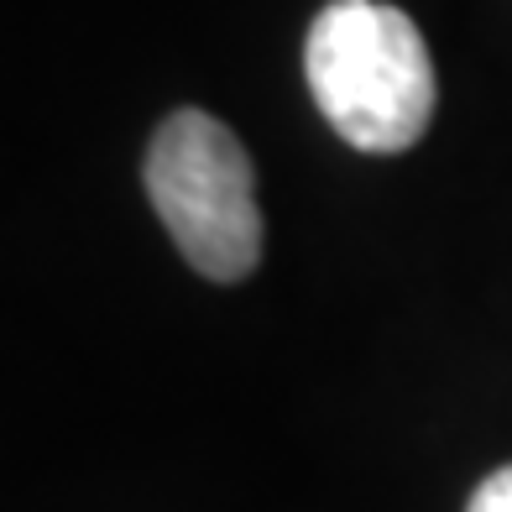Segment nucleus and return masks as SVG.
Wrapping results in <instances>:
<instances>
[{
    "mask_svg": "<svg viewBox=\"0 0 512 512\" xmlns=\"http://www.w3.org/2000/svg\"><path fill=\"white\" fill-rule=\"evenodd\" d=\"M147 199L178 256L209 283H241L262 262L256 173L241 136L204 110H173L147 152Z\"/></svg>",
    "mask_w": 512,
    "mask_h": 512,
    "instance_id": "nucleus-2",
    "label": "nucleus"
},
{
    "mask_svg": "<svg viewBox=\"0 0 512 512\" xmlns=\"http://www.w3.org/2000/svg\"><path fill=\"white\" fill-rule=\"evenodd\" d=\"M465 512H512V465H502L497 476H486Z\"/></svg>",
    "mask_w": 512,
    "mask_h": 512,
    "instance_id": "nucleus-3",
    "label": "nucleus"
},
{
    "mask_svg": "<svg viewBox=\"0 0 512 512\" xmlns=\"http://www.w3.org/2000/svg\"><path fill=\"white\" fill-rule=\"evenodd\" d=\"M304 74L356 152H408L434 121V63L413 16L382 0H330L304 42Z\"/></svg>",
    "mask_w": 512,
    "mask_h": 512,
    "instance_id": "nucleus-1",
    "label": "nucleus"
}]
</instances>
